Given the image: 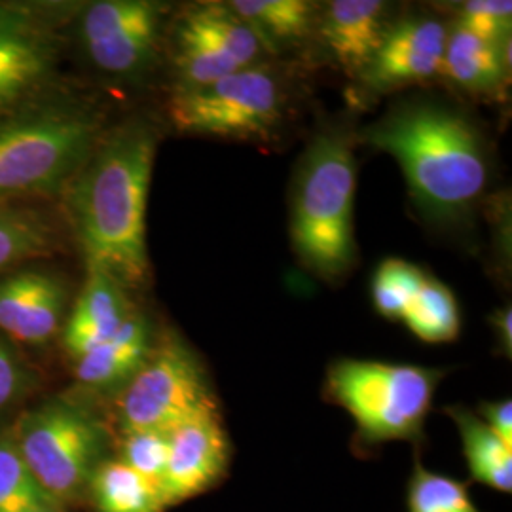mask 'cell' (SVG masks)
<instances>
[{"label": "cell", "mask_w": 512, "mask_h": 512, "mask_svg": "<svg viewBox=\"0 0 512 512\" xmlns=\"http://www.w3.org/2000/svg\"><path fill=\"white\" fill-rule=\"evenodd\" d=\"M156 129L145 120L103 135L67 186L65 203L88 270L137 289L148 279L147 203Z\"/></svg>", "instance_id": "6da1fadb"}, {"label": "cell", "mask_w": 512, "mask_h": 512, "mask_svg": "<svg viewBox=\"0 0 512 512\" xmlns=\"http://www.w3.org/2000/svg\"><path fill=\"white\" fill-rule=\"evenodd\" d=\"M361 141L387 152L403 169L410 196L427 219L465 217L488 184V154L461 112L435 101H410L361 131Z\"/></svg>", "instance_id": "7a4b0ae2"}, {"label": "cell", "mask_w": 512, "mask_h": 512, "mask_svg": "<svg viewBox=\"0 0 512 512\" xmlns=\"http://www.w3.org/2000/svg\"><path fill=\"white\" fill-rule=\"evenodd\" d=\"M103 137L101 114L42 97L0 118V205L63 194Z\"/></svg>", "instance_id": "3957f363"}, {"label": "cell", "mask_w": 512, "mask_h": 512, "mask_svg": "<svg viewBox=\"0 0 512 512\" xmlns=\"http://www.w3.org/2000/svg\"><path fill=\"white\" fill-rule=\"evenodd\" d=\"M355 188V156L348 139L321 133L300 165L291 213L296 255L321 277H340L355 262Z\"/></svg>", "instance_id": "277c9868"}, {"label": "cell", "mask_w": 512, "mask_h": 512, "mask_svg": "<svg viewBox=\"0 0 512 512\" xmlns=\"http://www.w3.org/2000/svg\"><path fill=\"white\" fill-rule=\"evenodd\" d=\"M442 370L384 361L342 359L327 372L330 399L348 410L368 446L416 442L433 406Z\"/></svg>", "instance_id": "5b68a950"}, {"label": "cell", "mask_w": 512, "mask_h": 512, "mask_svg": "<svg viewBox=\"0 0 512 512\" xmlns=\"http://www.w3.org/2000/svg\"><path fill=\"white\" fill-rule=\"evenodd\" d=\"M14 440L31 475L59 505L84 494L105 461L101 423L69 401H52L25 414Z\"/></svg>", "instance_id": "8992f818"}, {"label": "cell", "mask_w": 512, "mask_h": 512, "mask_svg": "<svg viewBox=\"0 0 512 512\" xmlns=\"http://www.w3.org/2000/svg\"><path fill=\"white\" fill-rule=\"evenodd\" d=\"M122 431L171 433L186 421L219 412L207 374L194 351L165 338L129 378L118 401Z\"/></svg>", "instance_id": "52a82bcc"}, {"label": "cell", "mask_w": 512, "mask_h": 512, "mask_svg": "<svg viewBox=\"0 0 512 512\" xmlns=\"http://www.w3.org/2000/svg\"><path fill=\"white\" fill-rule=\"evenodd\" d=\"M283 95L272 74L243 69L202 88H183L169 103V118L183 133L226 139H266L274 131Z\"/></svg>", "instance_id": "ba28073f"}, {"label": "cell", "mask_w": 512, "mask_h": 512, "mask_svg": "<svg viewBox=\"0 0 512 512\" xmlns=\"http://www.w3.org/2000/svg\"><path fill=\"white\" fill-rule=\"evenodd\" d=\"M63 6L0 2V118L46 97L61 57Z\"/></svg>", "instance_id": "9c48e42d"}, {"label": "cell", "mask_w": 512, "mask_h": 512, "mask_svg": "<svg viewBox=\"0 0 512 512\" xmlns=\"http://www.w3.org/2000/svg\"><path fill=\"white\" fill-rule=\"evenodd\" d=\"M162 6L148 0H103L90 4L80 35L93 63L110 74H133L154 59Z\"/></svg>", "instance_id": "30bf717a"}, {"label": "cell", "mask_w": 512, "mask_h": 512, "mask_svg": "<svg viewBox=\"0 0 512 512\" xmlns=\"http://www.w3.org/2000/svg\"><path fill=\"white\" fill-rule=\"evenodd\" d=\"M230 459L232 446L220 412L205 414L173 429L160 488L165 507L213 490L228 475Z\"/></svg>", "instance_id": "8fae6325"}, {"label": "cell", "mask_w": 512, "mask_h": 512, "mask_svg": "<svg viewBox=\"0 0 512 512\" xmlns=\"http://www.w3.org/2000/svg\"><path fill=\"white\" fill-rule=\"evenodd\" d=\"M448 31L437 19H406L387 29L363 78L374 90L423 82L442 73Z\"/></svg>", "instance_id": "7c38bea8"}, {"label": "cell", "mask_w": 512, "mask_h": 512, "mask_svg": "<svg viewBox=\"0 0 512 512\" xmlns=\"http://www.w3.org/2000/svg\"><path fill=\"white\" fill-rule=\"evenodd\" d=\"M385 4L378 0H334L323 19V40L348 74L366 71L384 42Z\"/></svg>", "instance_id": "4fadbf2b"}, {"label": "cell", "mask_w": 512, "mask_h": 512, "mask_svg": "<svg viewBox=\"0 0 512 512\" xmlns=\"http://www.w3.org/2000/svg\"><path fill=\"white\" fill-rule=\"evenodd\" d=\"M133 315L126 289L103 272L88 270V281L65 325L63 342L73 359L97 348Z\"/></svg>", "instance_id": "5bb4252c"}, {"label": "cell", "mask_w": 512, "mask_h": 512, "mask_svg": "<svg viewBox=\"0 0 512 512\" xmlns=\"http://www.w3.org/2000/svg\"><path fill=\"white\" fill-rule=\"evenodd\" d=\"M152 351L147 321L133 313L107 342L76 357L74 374L88 387L128 384Z\"/></svg>", "instance_id": "9a60e30c"}, {"label": "cell", "mask_w": 512, "mask_h": 512, "mask_svg": "<svg viewBox=\"0 0 512 512\" xmlns=\"http://www.w3.org/2000/svg\"><path fill=\"white\" fill-rule=\"evenodd\" d=\"M505 44L482 40L458 25L448 35L442 73L469 92H495L503 86L505 73L509 71V61H505L503 54Z\"/></svg>", "instance_id": "2e32d148"}, {"label": "cell", "mask_w": 512, "mask_h": 512, "mask_svg": "<svg viewBox=\"0 0 512 512\" xmlns=\"http://www.w3.org/2000/svg\"><path fill=\"white\" fill-rule=\"evenodd\" d=\"M458 427L463 456L476 482L497 492H512V446H507L480 416L463 406L446 410Z\"/></svg>", "instance_id": "e0dca14e"}, {"label": "cell", "mask_w": 512, "mask_h": 512, "mask_svg": "<svg viewBox=\"0 0 512 512\" xmlns=\"http://www.w3.org/2000/svg\"><path fill=\"white\" fill-rule=\"evenodd\" d=\"M179 31L202 40L215 52L232 59L239 69H251L260 52L266 48L264 42L243 19L230 8L207 4L184 16Z\"/></svg>", "instance_id": "ac0fdd59"}, {"label": "cell", "mask_w": 512, "mask_h": 512, "mask_svg": "<svg viewBox=\"0 0 512 512\" xmlns=\"http://www.w3.org/2000/svg\"><path fill=\"white\" fill-rule=\"evenodd\" d=\"M88 490L95 512H164L167 509L160 490L120 459L103 461L93 473Z\"/></svg>", "instance_id": "d6986e66"}, {"label": "cell", "mask_w": 512, "mask_h": 512, "mask_svg": "<svg viewBox=\"0 0 512 512\" xmlns=\"http://www.w3.org/2000/svg\"><path fill=\"white\" fill-rule=\"evenodd\" d=\"M57 249V232L50 220L29 207L0 205V272Z\"/></svg>", "instance_id": "ffe728a7"}, {"label": "cell", "mask_w": 512, "mask_h": 512, "mask_svg": "<svg viewBox=\"0 0 512 512\" xmlns=\"http://www.w3.org/2000/svg\"><path fill=\"white\" fill-rule=\"evenodd\" d=\"M401 321L421 342H452L461 330L458 300L446 285L425 277L420 291L414 294L403 311Z\"/></svg>", "instance_id": "44dd1931"}, {"label": "cell", "mask_w": 512, "mask_h": 512, "mask_svg": "<svg viewBox=\"0 0 512 512\" xmlns=\"http://www.w3.org/2000/svg\"><path fill=\"white\" fill-rule=\"evenodd\" d=\"M230 10L253 27L266 48L274 40L304 37L313 23V6L306 0H236Z\"/></svg>", "instance_id": "7402d4cb"}, {"label": "cell", "mask_w": 512, "mask_h": 512, "mask_svg": "<svg viewBox=\"0 0 512 512\" xmlns=\"http://www.w3.org/2000/svg\"><path fill=\"white\" fill-rule=\"evenodd\" d=\"M61 507L27 469L14 437H0V512H42Z\"/></svg>", "instance_id": "603a6c76"}, {"label": "cell", "mask_w": 512, "mask_h": 512, "mask_svg": "<svg viewBox=\"0 0 512 512\" xmlns=\"http://www.w3.org/2000/svg\"><path fill=\"white\" fill-rule=\"evenodd\" d=\"M408 512H480L463 482L416 463L408 482Z\"/></svg>", "instance_id": "cb8c5ba5"}, {"label": "cell", "mask_w": 512, "mask_h": 512, "mask_svg": "<svg viewBox=\"0 0 512 512\" xmlns=\"http://www.w3.org/2000/svg\"><path fill=\"white\" fill-rule=\"evenodd\" d=\"M425 277L427 275L418 266L399 258L382 262L372 283L376 310L389 319H401L408 302L420 291Z\"/></svg>", "instance_id": "d4e9b609"}, {"label": "cell", "mask_w": 512, "mask_h": 512, "mask_svg": "<svg viewBox=\"0 0 512 512\" xmlns=\"http://www.w3.org/2000/svg\"><path fill=\"white\" fill-rule=\"evenodd\" d=\"M175 63L183 78L184 88H202L230 74L243 71L226 55L215 52L202 40L177 31Z\"/></svg>", "instance_id": "484cf974"}, {"label": "cell", "mask_w": 512, "mask_h": 512, "mask_svg": "<svg viewBox=\"0 0 512 512\" xmlns=\"http://www.w3.org/2000/svg\"><path fill=\"white\" fill-rule=\"evenodd\" d=\"M52 274L23 270L0 279V330L14 340Z\"/></svg>", "instance_id": "4316f807"}, {"label": "cell", "mask_w": 512, "mask_h": 512, "mask_svg": "<svg viewBox=\"0 0 512 512\" xmlns=\"http://www.w3.org/2000/svg\"><path fill=\"white\" fill-rule=\"evenodd\" d=\"M67 304V287L65 283L52 274L48 285L25 317L23 325L19 327L18 334L14 336L16 342L27 346H42L48 344L61 327V319Z\"/></svg>", "instance_id": "83f0119b"}, {"label": "cell", "mask_w": 512, "mask_h": 512, "mask_svg": "<svg viewBox=\"0 0 512 512\" xmlns=\"http://www.w3.org/2000/svg\"><path fill=\"white\" fill-rule=\"evenodd\" d=\"M169 458V435L160 431L124 433L120 461L143 476L154 488H162ZM162 494V492H160Z\"/></svg>", "instance_id": "f1b7e54d"}, {"label": "cell", "mask_w": 512, "mask_h": 512, "mask_svg": "<svg viewBox=\"0 0 512 512\" xmlns=\"http://www.w3.org/2000/svg\"><path fill=\"white\" fill-rule=\"evenodd\" d=\"M459 27L482 40L505 44L512 27V2L503 0H471L461 8Z\"/></svg>", "instance_id": "f546056e"}, {"label": "cell", "mask_w": 512, "mask_h": 512, "mask_svg": "<svg viewBox=\"0 0 512 512\" xmlns=\"http://www.w3.org/2000/svg\"><path fill=\"white\" fill-rule=\"evenodd\" d=\"M29 387V372L18 355L0 342V412L18 401Z\"/></svg>", "instance_id": "4dcf8cb0"}, {"label": "cell", "mask_w": 512, "mask_h": 512, "mask_svg": "<svg viewBox=\"0 0 512 512\" xmlns=\"http://www.w3.org/2000/svg\"><path fill=\"white\" fill-rule=\"evenodd\" d=\"M480 418L499 439L512 446V403L509 399L482 404Z\"/></svg>", "instance_id": "1f68e13d"}, {"label": "cell", "mask_w": 512, "mask_h": 512, "mask_svg": "<svg viewBox=\"0 0 512 512\" xmlns=\"http://www.w3.org/2000/svg\"><path fill=\"white\" fill-rule=\"evenodd\" d=\"M492 325L497 332L499 344L507 351V355L511 357L512 349V313L511 308H501L494 313L492 317Z\"/></svg>", "instance_id": "d6a6232c"}, {"label": "cell", "mask_w": 512, "mask_h": 512, "mask_svg": "<svg viewBox=\"0 0 512 512\" xmlns=\"http://www.w3.org/2000/svg\"><path fill=\"white\" fill-rule=\"evenodd\" d=\"M42 512H63V509H61V507H54V509H48V511Z\"/></svg>", "instance_id": "836d02e7"}]
</instances>
